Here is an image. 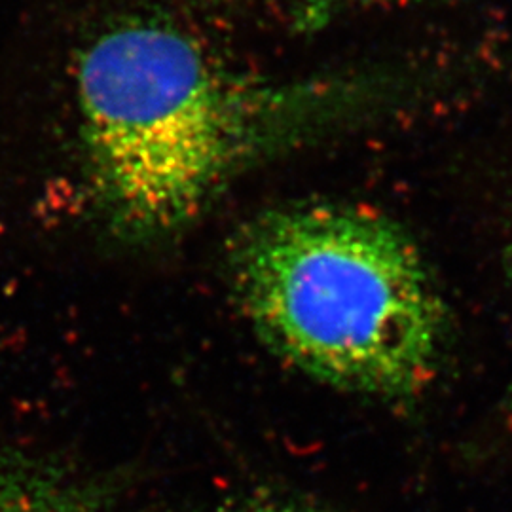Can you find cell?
<instances>
[{"label": "cell", "mask_w": 512, "mask_h": 512, "mask_svg": "<svg viewBox=\"0 0 512 512\" xmlns=\"http://www.w3.org/2000/svg\"><path fill=\"white\" fill-rule=\"evenodd\" d=\"M78 103L92 198L110 234L164 238L249 167L348 114L351 97L226 71L183 31L137 21L80 57Z\"/></svg>", "instance_id": "1"}, {"label": "cell", "mask_w": 512, "mask_h": 512, "mask_svg": "<svg viewBox=\"0 0 512 512\" xmlns=\"http://www.w3.org/2000/svg\"><path fill=\"white\" fill-rule=\"evenodd\" d=\"M0 512H107L92 484L42 459L0 452Z\"/></svg>", "instance_id": "3"}, {"label": "cell", "mask_w": 512, "mask_h": 512, "mask_svg": "<svg viewBox=\"0 0 512 512\" xmlns=\"http://www.w3.org/2000/svg\"><path fill=\"white\" fill-rule=\"evenodd\" d=\"M230 264L258 336L319 382L403 399L433 378L442 300L393 222L338 205L275 209L243 228Z\"/></svg>", "instance_id": "2"}, {"label": "cell", "mask_w": 512, "mask_h": 512, "mask_svg": "<svg viewBox=\"0 0 512 512\" xmlns=\"http://www.w3.org/2000/svg\"><path fill=\"white\" fill-rule=\"evenodd\" d=\"M230 512H317L310 509H302L296 507L293 503H285V501H274V499H258V501H249L245 505H241L239 509Z\"/></svg>", "instance_id": "4"}]
</instances>
